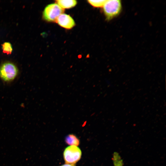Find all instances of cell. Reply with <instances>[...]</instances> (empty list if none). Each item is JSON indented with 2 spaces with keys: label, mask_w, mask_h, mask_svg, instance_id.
Instances as JSON below:
<instances>
[{
  "label": "cell",
  "mask_w": 166,
  "mask_h": 166,
  "mask_svg": "<svg viewBox=\"0 0 166 166\" xmlns=\"http://www.w3.org/2000/svg\"><path fill=\"white\" fill-rule=\"evenodd\" d=\"M18 73V67L12 62H6L0 66V78L4 82L14 81L17 77Z\"/></svg>",
  "instance_id": "1"
},
{
  "label": "cell",
  "mask_w": 166,
  "mask_h": 166,
  "mask_svg": "<svg viewBox=\"0 0 166 166\" xmlns=\"http://www.w3.org/2000/svg\"><path fill=\"white\" fill-rule=\"evenodd\" d=\"M103 7L107 19L110 20L119 14L121 9V4L119 0H106Z\"/></svg>",
  "instance_id": "2"
},
{
  "label": "cell",
  "mask_w": 166,
  "mask_h": 166,
  "mask_svg": "<svg viewBox=\"0 0 166 166\" xmlns=\"http://www.w3.org/2000/svg\"><path fill=\"white\" fill-rule=\"evenodd\" d=\"M82 152L77 146H70L66 147L63 153V156L65 164H75L80 159Z\"/></svg>",
  "instance_id": "3"
},
{
  "label": "cell",
  "mask_w": 166,
  "mask_h": 166,
  "mask_svg": "<svg viewBox=\"0 0 166 166\" xmlns=\"http://www.w3.org/2000/svg\"><path fill=\"white\" fill-rule=\"evenodd\" d=\"M62 8L57 3H52L47 6L43 11V18L49 22H54L58 17L64 12Z\"/></svg>",
  "instance_id": "4"
},
{
  "label": "cell",
  "mask_w": 166,
  "mask_h": 166,
  "mask_svg": "<svg viewBox=\"0 0 166 166\" xmlns=\"http://www.w3.org/2000/svg\"><path fill=\"white\" fill-rule=\"evenodd\" d=\"M56 22L61 26L68 29H71L75 25L73 18L69 15L63 13L58 17Z\"/></svg>",
  "instance_id": "5"
},
{
  "label": "cell",
  "mask_w": 166,
  "mask_h": 166,
  "mask_svg": "<svg viewBox=\"0 0 166 166\" xmlns=\"http://www.w3.org/2000/svg\"><path fill=\"white\" fill-rule=\"evenodd\" d=\"M56 3L63 9H69L74 7L77 4L75 0H57Z\"/></svg>",
  "instance_id": "6"
},
{
  "label": "cell",
  "mask_w": 166,
  "mask_h": 166,
  "mask_svg": "<svg viewBox=\"0 0 166 166\" xmlns=\"http://www.w3.org/2000/svg\"><path fill=\"white\" fill-rule=\"evenodd\" d=\"M65 143L70 146H77L80 144L79 139L74 134H69L66 136L65 138Z\"/></svg>",
  "instance_id": "7"
},
{
  "label": "cell",
  "mask_w": 166,
  "mask_h": 166,
  "mask_svg": "<svg viewBox=\"0 0 166 166\" xmlns=\"http://www.w3.org/2000/svg\"><path fill=\"white\" fill-rule=\"evenodd\" d=\"M2 49L3 52L7 54H11L13 50L11 44L8 42H5L2 45Z\"/></svg>",
  "instance_id": "8"
},
{
  "label": "cell",
  "mask_w": 166,
  "mask_h": 166,
  "mask_svg": "<svg viewBox=\"0 0 166 166\" xmlns=\"http://www.w3.org/2000/svg\"><path fill=\"white\" fill-rule=\"evenodd\" d=\"M106 0H89L88 2L93 6L96 7H103Z\"/></svg>",
  "instance_id": "9"
},
{
  "label": "cell",
  "mask_w": 166,
  "mask_h": 166,
  "mask_svg": "<svg viewBox=\"0 0 166 166\" xmlns=\"http://www.w3.org/2000/svg\"><path fill=\"white\" fill-rule=\"evenodd\" d=\"M60 166H75L74 164H65Z\"/></svg>",
  "instance_id": "10"
}]
</instances>
